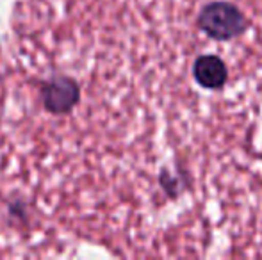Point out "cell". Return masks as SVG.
<instances>
[{
	"instance_id": "1",
	"label": "cell",
	"mask_w": 262,
	"mask_h": 260,
	"mask_svg": "<svg viewBox=\"0 0 262 260\" xmlns=\"http://www.w3.org/2000/svg\"><path fill=\"white\" fill-rule=\"evenodd\" d=\"M198 27L216 41H228L246 29V18L228 2H212L202 9Z\"/></svg>"
},
{
	"instance_id": "2",
	"label": "cell",
	"mask_w": 262,
	"mask_h": 260,
	"mask_svg": "<svg viewBox=\"0 0 262 260\" xmlns=\"http://www.w3.org/2000/svg\"><path fill=\"white\" fill-rule=\"evenodd\" d=\"M193 77L204 89H221L227 84V64L217 56H200L193 64Z\"/></svg>"
}]
</instances>
